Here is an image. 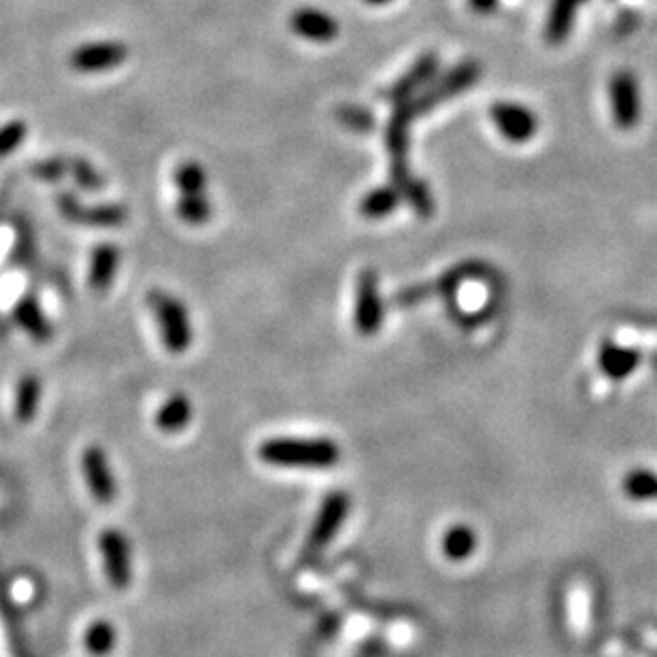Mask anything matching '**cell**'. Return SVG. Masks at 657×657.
<instances>
[{
    "mask_svg": "<svg viewBox=\"0 0 657 657\" xmlns=\"http://www.w3.org/2000/svg\"><path fill=\"white\" fill-rule=\"evenodd\" d=\"M175 215L179 222L190 228H202L213 219V205L209 194L196 196H177L175 200Z\"/></svg>",
    "mask_w": 657,
    "mask_h": 657,
    "instance_id": "cell-18",
    "label": "cell"
},
{
    "mask_svg": "<svg viewBox=\"0 0 657 657\" xmlns=\"http://www.w3.org/2000/svg\"><path fill=\"white\" fill-rule=\"evenodd\" d=\"M290 28L296 37L309 43H332L339 37V22L324 9L298 7L290 15Z\"/></svg>",
    "mask_w": 657,
    "mask_h": 657,
    "instance_id": "cell-10",
    "label": "cell"
},
{
    "mask_svg": "<svg viewBox=\"0 0 657 657\" xmlns=\"http://www.w3.org/2000/svg\"><path fill=\"white\" fill-rule=\"evenodd\" d=\"M477 547L475 532L466 526H456L445 534L443 551L449 560H466Z\"/></svg>",
    "mask_w": 657,
    "mask_h": 657,
    "instance_id": "cell-23",
    "label": "cell"
},
{
    "mask_svg": "<svg viewBox=\"0 0 657 657\" xmlns=\"http://www.w3.org/2000/svg\"><path fill=\"white\" fill-rule=\"evenodd\" d=\"M583 3L585 0H553L547 20V30H545L549 43H562L570 35L577 9Z\"/></svg>",
    "mask_w": 657,
    "mask_h": 657,
    "instance_id": "cell-17",
    "label": "cell"
},
{
    "mask_svg": "<svg viewBox=\"0 0 657 657\" xmlns=\"http://www.w3.org/2000/svg\"><path fill=\"white\" fill-rule=\"evenodd\" d=\"M623 494L636 502H655L657 500V473L647 468L632 470L621 481Z\"/></svg>",
    "mask_w": 657,
    "mask_h": 657,
    "instance_id": "cell-20",
    "label": "cell"
},
{
    "mask_svg": "<svg viewBox=\"0 0 657 657\" xmlns=\"http://www.w3.org/2000/svg\"><path fill=\"white\" fill-rule=\"evenodd\" d=\"M13 322L18 324L30 339H35L37 343H47L52 341V324L41 309L39 300L35 296H24L13 307Z\"/></svg>",
    "mask_w": 657,
    "mask_h": 657,
    "instance_id": "cell-13",
    "label": "cell"
},
{
    "mask_svg": "<svg viewBox=\"0 0 657 657\" xmlns=\"http://www.w3.org/2000/svg\"><path fill=\"white\" fill-rule=\"evenodd\" d=\"M381 298L377 288V275L373 271L362 273L356 294V328L362 334H375L381 326Z\"/></svg>",
    "mask_w": 657,
    "mask_h": 657,
    "instance_id": "cell-11",
    "label": "cell"
},
{
    "mask_svg": "<svg viewBox=\"0 0 657 657\" xmlns=\"http://www.w3.org/2000/svg\"><path fill=\"white\" fill-rule=\"evenodd\" d=\"M398 202L400 192L396 188H390V185H385V188H377L362 198L360 213L366 219H383L396 211Z\"/></svg>",
    "mask_w": 657,
    "mask_h": 657,
    "instance_id": "cell-21",
    "label": "cell"
},
{
    "mask_svg": "<svg viewBox=\"0 0 657 657\" xmlns=\"http://www.w3.org/2000/svg\"><path fill=\"white\" fill-rule=\"evenodd\" d=\"M366 5H373V7H383L387 3H392V0H364Z\"/></svg>",
    "mask_w": 657,
    "mask_h": 657,
    "instance_id": "cell-28",
    "label": "cell"
},
{
    "mask_svg": "<svg viewBox=\"0 0 657 657\" xmlns=\"http://www.w3.org/2000/svg\"><path fill=\"white\" fill-rule=\"evenodd\" d=\"M613 120L621 130H630L640 120L638 81L630 71H617L609 81Z\"/></svg>",
    "mask_w": 657,
    "mask_h": 657,
    "instance_id": "cell-8",
    "label": "cell"
},
{
    "mask_svg": "<svg viewBox=\"0 0 657 657\" xmlns=\"http://www.w3.org/2000/svg\"><path fill=\"white\" fill-rule=\"evenodd\" d=\"M347 511H349V498L343 492L330 494L324 500L322 509H319V513L315 517L311 534H309V545H307L309 553L322 551L326 545H330L334 534L341 530L343 521L347 517Z\"/></svg>",
    "mask_w": 657,
    "mask_h": 657,
    "instance_id": "cell-9",
    "label": "cell"
},
{
    "mask_svg": "<svg viewBox=\"0 0 657 657\" xmlns=\"http://www.w3.org/2000/svg\"><path fill=\"white\" fill-rule=\"evenodd\" d=\"M470 5H473L477 11L485 13V11H492L496 7V0H470Z\"/></svg>",
    "mask_w": 657,
    "mask_h": 657,
    "instance_id": "cell-27",
    "label": "cell"
},
{
    "mask_svg": "<svg viewBox=\"0 0 657 657\" xmlns=\"http://www.w3.org/2000/svg\"><path fill=\"white\" fill-rule=\"evenodd\" d=\"M339 445L328 438L275 436L258 447V458L275 468H332L339 462Z\"/></svg>",
    "mask_w": 657,
    "mask_h": 657,
    "instance_id": "cell-1",
    "label": "cell"
},
{
    "mask_svg": "<svg viewBox=\"0 0 657 657\" xmlns=\"http://www.w3.org/2000/svg\"><path fill=\"white\" fill-rule=\"evenodd\" d=\"M43 385L37 375H24L18 385H15V396H13V415L20 424H30L32 419L39 413Z\"/></svg>",
    "mask_w": 657,
    "mask_h": 657,
    "instance_id": "cell-15",
    "label": "cell"
},
{
    "mask_svg": "<svg viewBox=\"0 0 657 657\" xmlns=\"http://www.w3.org/2000/svg\"><path fill=\"white\" fill-rule=\"evenodd\" d=\"M98 551H100V560H103V570L109 585L113 589H124L130 587L132 583V553H130V543L122 530L117 528H107L98 534Z\"/></svg>",
    "mask_w": 657,
    "mask_h": 657,
    "instance_id": "cell-4",
    "label": "cell"
},
{
    "mask_svg": "<svg viewBox=\"0 0 657 657\" xmlns=\"http://www.w3.org/2000/svg\"><path fill=\"white\" fill-rule=\"evenodd\" d=\"M60 213L73 224L92 226V228H120L128 222V209L117 202H103V205H81L71 192L58 194Z\"/></svg>",
    "mask_w": 657,
    "mask_h": 657,
    "instance_id": "cell-6",
    "label": "cell"
},
{
    "mask_svg": "<svg viewBox=\"0 0 657 657\" xmlns=\"http://www.w3.org/2000/svg\"><path fill=\"white\" fill-rule=\"evenodd\" d=\"M32 173H35L43 181H58L66 173H69V162L62 158H49V160L37 162L35 168H32Z\"/></svg>",
    "mask_w": 657,
    "mask_h": 657,
    "instance_id": "cell-26",
    "label": "cell"
},
{
    "mask_svg": "<svg viewBox=\"0 0 657 657\" xmlns=\"http://www.w3.org/2000/svg\"><path fill=\"white\" fill-rule=\"evenodd\" d=\"M81 475L98 504L109 507L120 496V483H117L107 451L100 445H88L81 451Z\"/></svg>",
    "mask_w": 657,
    "mask_h": 657,
    "instance_id": "cell-5",
    "label": "cell"
},
{
    "mask_svg": "<svg viewBox=\"0 0 657 657\" xmlns=\"http://www.w3.org/2000/svg\"><path fill=\"white\" fill-rule=\"evenodd\" d=\"M122 251L113 243H98L90 256L88 283L94 294H107L120 271Z\"/></svg>",
    "mask_w": 657,
    "mask_h": 657,
    "instance_id": "cell-12",
    "label": "cell"
},
{
    "mask_svg": "<svg viewBox=\"0 0 657 657\" xmlns=\"http://www.w3.org/2000/svg\"><path fill=\"white\" fill-rule=\"evenodd\" d=\"M147 305L154 311L164 349L173 356H183L194 343V326L185 302L171 292L151 290L147 294Z\"/></svg>",
    "mask_w": 657,
    "mask_h": 657,
    "instance_id": "cell-2",
    "label": "cell"
},
{
    "mask_svg": "<svg viewBox=\"0 0 657 657\" xmlns=\"http://www.w3.org/2000/svg\"><path fill=\"white\" fill-rule=\"evenodd\" d=\"M83 645H86V649L96 657L109 655L117 645L115 626L107 619L92 621L90 628L86 630V634H83Z\"/></svg>",
    "mask_w": 657,
    "mask_h": 657,
    "instance_id": "cell-22",
    "label": "cell"
},
{
    "mask_svg": "<svg viewBox=\"0 0 657 657\" xmlns=\"http://www.w3.org/2000/svg\"><path fill=\"white\" fill-rule=\"evenodd\" d=\"M192 417V400L177 392L160 404V409L156 411V428L164 434H179L192 424Z\"/></svg>",
    "mask_w": 657,
    "mask_h": 657,
    "instance_id": "cell-14",
    "label": "cell"
},
{
    "mask_svg": "<svg viewBox=\"0 0 657 657\" xmlns=\"http://www.w3.org/2000/svg\"><path fill=\"white\" fill-rule=\"evenodd\" d=\"M130 58V47L124 41L103 39L77 45L69 54L71 71L79 75H103L126 64Z\"/></svg>",
    "mask_w": 657,
    "mask_h": 657,
    "instance_id": "cell-3",
    "label": "cell"
},
{
    "mask_svg": "<svg viewBox=\"0 0 657 657\" xmlns=\"http://www.w3.org/2000/svg\"><path fill=\"white\" fill-rule=\"evenodd\" d=\"M490 117L500 137L515 145L532 141L538 132V117L534 111L526 105L511 103V100H498V103H494Z\"/></svg>",
    "mask_w": 657,
    "mask_h": 657,
    "instance_id": "cell-7",
    "label": "cell"
},
{
    "mask_svg": "<svg viewBox=\"0 0 657 657\" xmlns=\"http://www.w3.org/2000/svg\"><path fill=\"white\" fill-rule=\"evenodd\" d=\"M69 173L83 192H98L105 188V177L100 175L98 168L86 158H75L69 162Z\"/></svg>",
    "mask_w": 657,
    "mask_h": 657,
    "instance_id": "cell-25",
    "label": "cell"
},
{
    "mask_svg": "<svg viewBox=\"0 0 657 657\" xmlns=\"http://www.w3.org/2000/svg\"><path fill=\"white\" fill-rule=\"evenodd\" d=\"M173 183L177 196H196L209 194V173L202 162L198 160H183L175 166Z\"/></svg>",
    "mask_w": 657,
    "mask_h": 657,
    "instance_id": "cell-16",
    "label": "cell"
},
{
    "mask_svg": "<svg viewBox=\"0 0 657 657\" xmlns=\"http://www.w3.org/2000/svg\"><path fill=\"white\" fill-rule=\"evenodd\" d=\"M28 134H30L28 122L20 120V117H15V120H9L0 126V158L15 154V151L26 143Z\"/></svg>",
    "mask_w": 657,
    "mask_h": 657,
    "instance_id": "cell-24",
    "label": "cell"
},
{
    "mask_svg": "<svg viewBox=\"0 0 657 657\" xmlns=\"http://www.w3.org/2000/svg\"><path fill=\"white\" fill-rule=\"evenodd\" d=\"M638 362H640V356L634 349H621V347L606 343L600 351L602 373L613 379H621V377L630 375Z\"/></svg>",
    "mask_w": 657,
    "mask_h": 657,
    "instance_id": "cell-19",
    "label": "cell"
}]
</instances>
